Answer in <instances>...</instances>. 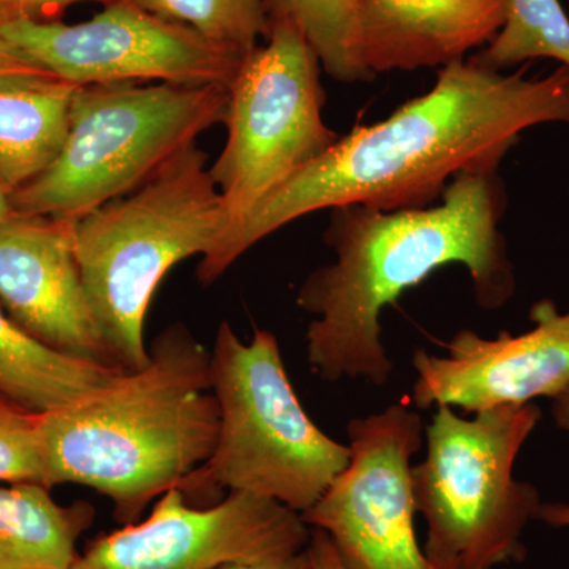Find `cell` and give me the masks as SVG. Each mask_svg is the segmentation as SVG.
<instances>
[{
	"label": "cell",
	"instance_id": "1",
	"mask_svg": "<svg viewBox=\"0 0 569 569\" xmlns=\"http://www.w3.org/2000/svg\"><path fill=\"white\" fill-rule=\"evenodd\" d=\"M489 69L468 56L385 121L356 126L316 162L231 224L197 269L212 284L258 242L309 213L342 206L373 211L438 203L452 179L498 171L520 137L569 123V70L545 77Z\"/></svg>",
	"mask_w": 569,
	"mask_h": 569
},
{
	"label": "cell",
	"instance_id": "20",
	"mask_svg": "<svg viewBox=\"0 0 569 569\" xmlns=\"http://www.w3.org/2000/svg\"><path fill=\"white\" fill-rule=\"evenodd\" d=\"M163 20L192 29L209 43L246 59L266 36L263 0H130Z\"/></svg>",
	"mask_w": 569,
	"mask_h": 569
},
{
	"label": "cell",
	"instance_id": "6",
	"mask_svg": "<svg viewBox=\"0 0 569 569\" xmlns=\"http://www.w3.org/2000/svg\"><path fill=\"white\" fill-rule=\"evenodd\" d=\"M228 103L230 88L222 84L78 86L61 151L11 193L14 212L78 220L134 192L223 123Z\"/></svg>",
	"mask_w": 569,
	"mask_h": 569
},
{
	"label": "cell",
	"instance_id": "12",
	"mask_svg": "<svg viewBox=\"0 0 569 569\" xmlns=\"http://www.w3.org/2000/svg\"><path fill=\"white\" fill-rule=\"evenodd\" d=\"M531 328L522 335L501 331L486 339L462 329L441 343L447 355H413L415 406H449L467 413L526 406L539 397L553 399L569 385V309L550 299L530 309Z\"/></svg>",
	"mask_w": 569,
	"mask_h": 569
},
{
	"label": "cell",
	"instance_id": "24",
	"mask_svg": "<svg viewBox=\"0 0 569 569\" xmlns=\"http://www.w3.org/2000/svg\"><path fill=\"white\" fill-rule=\"evenodd\" d=\"M307 552H309L312 569H347L340 560L331 538L323 530L312 529Z\"/></svg>",
	"mask_w": 569,
	"mask_h": 569
},
{
	"label": "cell",
	"instance_id": "28",
	"mask_svg": "<svg viewBox=\"0 0 569 569\" xmlns=\"http://www.w3.org/2000/svg\"><path fill=\"white\" fill-rule=\"evenodd\" d=\"M11 193L13 192H11L10 187L0 178V227L9 222L11 217L17 216L13 203H11Z\"/></svg>",
	"mask_w": 569,
	"mask_h": 569
},
{
	"label": "cell",
	"instance_id": "22",
	"mask_svg": "<svg viewBox=\"0 0 569 569\" xmlns=\"http://www.w3.org/2000/svg\"><path fill=\"white\" fill-rule=\"evenodd\" d=\"M80 2L110 3L112 0H0V26L22 20V18L44 20V18Z\"/></svg>",
	"mask_w": 569,
	"mask_h": 569
},
{
	"label": "cell",
	"instance_id": "5",
	"mask_svg": "<svg viewBox=\"0 0 569 569\" xmlns=\"http://www.w3.org/2000/svg\"><path fill=\"white\" fill-rule=\"evenodd\" d=\"M219 433L211 458L179 486L194 507L250 493L306 512L350 463L348 445L307 415L288 377L279 340L257 328L249 342L222 321L211 351Z\"/></svg>",
	"mask_w": 569,
	"mask_h": 569
},
{
	"label": "cell",
	"instance_id": "26",
	"mask_svg": "<svg viewBox=\"0 0 569 569\" xmlns=\"http://www.w3.org/2000/svg\"><path fill=\"white\" fill-rule=\"evenodd\" d=\"M538 520L553 529H569V503L565 501H542Z\"/></svg>",
	"mask_w": 569,
	"mask_h": 569
},
{
	"label": "cell",
	"instance_id": "14",
	"mask_svg": "<svg viewBox=\"0 0 569 569\" xmlns=\"http://www.w3.org/2000/svg\"><path fill=\"white\" fill-rule=\"evenodd\" d=\"M509 0H355L358 52L376 74L463 61L503 28Z\"/></svg>",
	"mask_w": 569,
	"mask_h": 569
},
{
	"label": "cell",
	"instance_id": "10",
	"mask_svg": "<svg viewBox=\"0 0 569 569\" xmlns=\"http://www.w3.org/2000/svg\"><path fill=\"white\" fill-rule=\"evenodd\" d=\"M0 36L73 86L157 81L230 88L244 61L130 0L104 3L103 11L77 24L31 18L6 22Z\"/></svg>",
	"mask_w": 569,
	"mask_h": 569
},
{
	"label": "cell",
	"instance_id": "3",
	"mask_svg": "<svg viewBox=\"0 0 569 569\" xmlns=\"http://www.w3.org/2000/svg\"><path fill=\"white\" fill-rule=\"evenodd\" d=\"M39 433L47 488H91L119 523L138 522L211 458L219 433L211 351L186 325L168 326L148 365L40 415Z\"/></svg>",
	"mask_w": 569,
	"mask_h": 569
},
{
	"label": "cell",
	"instance_id": "4",
	"mask_svg": "<svg viewBox=\"0 0 569 569\" xmlns=\"http://www.w3.org/2000/svg\"><path fill=\"white\" fill-rule=\"evenodd\" d=\"M208 159L193 142L134 192L74 220L82 284L119 369L148 365L146 316L168 272L187 258L211 252L227 230Z\"/></svg>",
	"mask_w": 569,
	"mask_h": 569
},
{
	"label": "cell",
	"instance_id": "2",
	"mask_svg": "<svg viewBox=\"0 0 569 569\" xmlns=\"http://www.w3.org/2000/svg\"><path fill=\"white\" fill-rule=\"evenodd\" d=\"M507 204L503 179L490 171L458 176L429 208L331 209L325 242L335 261L310 272L296 296L313 316L306 335L313 372L331 383L387 385L395 365L381 339V313L447 266L467 269L479 306L507 305L516 291L500 230Z\"/></svg>",
	"mask_w": 569,
	"mask_h": 569
},
{
	"label": "cell",
	"instance_id": "15",
	"mask_svg": "<svg viewBox=\"0 0 569 569\" xmlns=\"http://www.w3.org/2000/svg\"><path fill=\"white\" fill-rule=\"evenodd\" d=\"M93 519L91 503L59 505L41 482L0 488V569H71Z\"/></svg>",
	"mask_w": 569,
	"mask_h": 569
},
{
	"label": "cell",
	"instance_id": "19",
	"mask_svg": "<svg viewBox=\"0 0 569 569\" xmlns=\"http://www.w3.org/2000/svg\"><path fill=\"white\" fill-rule=\"evenodd\" d=\"M470 58L500 71L537 59H552L569 70L568 14L560 0H509L501 31Z\"/></svg>",
	"mask_w": 569,
	"mask_h": 569
},
{
	"label": "cell",
	"instance_id": "13",
	"mask_svg": "<svg viewBox=\"0 0 569 569\" xmlns=\"http://www.w3.org/2000/svg\"><path fill=\"white\" fill-rule=\"evenodd\" d=\"M0 306L52 350L116 367L82 284L74 220L14 216L0 227Z\"/></svg>",
	"mask_w": 569,
	"mask_h": 569
},
{
	"label": "cell",
	"instance_id": "25",
	"mask_svg": "<svg viewBox=\"0 0 569 569\" xmlns=\"http://www.w3.org/2000/svg\"><path fill=\"white\" fill-rule=\"evenodd\" d=\"M217 569H312L307 548L283 559L258 561V563H230Z\"/></svg>",
	"mask_w": 569,
	"mask_h": 569
},
{
	"label": "cell",
	"instance_id": "11",
	"mask_svg": "<svg viewBox=\"0 0 569 569\" xmlns=\"http://www.w3.org/2000/svg\"><path fill=\"white\" fill-rule=\"evenodd\" d=\"M312 529L277 501L231 492L194 507L182 490L153 501L144 520L93 539L71 569H217L283 559L309 546Z\"/></svg>",
	"mask_w": 569,
	"mask_h": 569
},
{
	"label": "cell",
	"instance_id": "16",
	"mask_svg": "<svg viewBox=\"0 0 569 569\" xmlns=\"http://www.w3.org/2000/svg\"><path fill=\"white\" fill-rule=\"evenodd\" d=\"M77 88L56 78L0 81V178L11 192L58 157Z\"/></svg>",
	"mask_w": 569,
	"mask_h": 569
},
{
	"label": "cell",
	"instance_id": "21",
	"mask_svg": "<svg viewBox=\"0 0 569 569\" xmlns=\"http://www.w3.org/2000/svg\"><path fill=\"white\" fill-rule=\"evenodd\" d=\"M39 418L0 396V481L43 485Z\"/></svg>",
	"mask_w": 569,
	"mask_h": 569
},
{
	"label": "cell",
	"instance_id": "18",
	"mask_svg": "<svg viewBox=\"0 0 569 569\" xmlns=\"http://www.w3.org/2000/svg\"><path fill=\"white\" fill-rule=\"evenodd\" d=\"M263 3L268 28L290 24L298 29L329 77L342 82L373 80L359 59L355 0H263Z\"/></svg>",
	"mask_w": 569,
	"mask_h": 569
},
{
	"label": "cell",
	"instance_id": "9",
	"mask_svg": "<svg viewBox=\"0 0 569 569\" xmlns=\"http://www.w3.org/2000/svg\"><path fill=\"white\" fill-rule=\"evenodd\" d=\"M350 463L312 508L347 569H445L426 556L415 530L413 466L425 422L406 403L348 422Z\"/></svg>",
	"mask_w": 569,
	"mask_h": 569
},
{
	"label": "cell",
	"instance_id": "23",
	"mask_svg": "<svg viewBox=\"0 0 569 569\" xmlns=\"http://www.w3.org/2000/svg\"><path fill=\"white\" fill-rule=\"evenodd\" d=\"M52 77L47 70L29 61L17 48L0 36V81L47 80ZM59 80V78H56Z\"/></svg>",
	"mask_w": 569,
	"mask_h": 569
},
{
	"label": "cell",
	"instance_id": "7",
	"mask_svg": "<svg viewBox=\"0 0 569 569\" xmlns=\"http://www.w3.org/2000/svg\"><path fill=\"white\" fill-rule=\"evenodd\" d=\"M460 417L438 406L413 467L425 548L437 567L493 569L526 559L523 533L541 508L539 490L515 477L516 460L541 421L535 403Z\"/></svg>",
	"mask_w": 569,
	"mask_h": 569
},
{
	"label": "cell",
	"instance_id": "8",
	"mask_svg": "<svg viewBox=\"0 0 569 569\" xmlns=\"http://www.w3.org/2000/svg\"><path fill=\"white\" fill-rule=\"evenodd\" d=\"M266 39L231 82L227 142L209 167L227 230L339 140L321 114L323 67L309 41L290 24L269 26Z\"/></svg>",
	"mask_w": 569,
	"mask_h": 569
},
{
	"label": "cell",
	"instance_id": "17",
	"mask_svg": "<svg viewBox=\"0 0 569 569\" xmlns=\"http://www.w3.org/2000/svg\"><path fill=\"white\" fill-rule=\"evenodd\" d=\"M122 369L71 358L39 342L0 306V396L31 413L69 406Z\"/></svg>",
	"mask_w": 569,
	"mask_h": 569
},
{
	"label": "cell",
	"instance_id": "27",
	"mask_svg": "<svg viewBox=\"0 0 569 569\" xmlns=\"http://www.w3.org/2000/svg\"><path fill=\"white\" fill-rule=\"evenodd\" d=\"M550 400H552L550 410H552L553 422L569 437V385Z\"/></svg>",
	"mask_w": 569,
	"mask_h": 569
}]
</instances>
